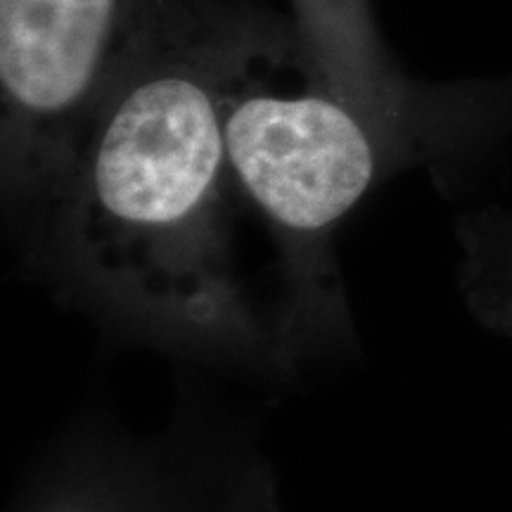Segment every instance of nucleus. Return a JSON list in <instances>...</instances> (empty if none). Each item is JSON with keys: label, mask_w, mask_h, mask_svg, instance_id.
Wrapping results in <instances>:
<instances>
[{"label": "nucleus", "mask_w": 512, "mask_h": 512, "mask_svg": "<svg viewBox=\"0 0 512 512\" xmlns=\"http://www.w3.org/2000/svg\"><path fill=\"white\" fill-rule=\"evenodd\" d=\"M226 159L223 114L202 83L164 74L131 88L83 181L72 252L88 278L197 335L252 328L214 216Z\"/></svg>", "instance_id": "1"}, {"label": "nucleus", "mask_w": 512, "mask_h": 512, "mask_svg": "<svg viewBox=\"0 0 512 512\" xmlns=\"http://www.w3.org/2000/svg\"><path fill=\"white\" fill-rule=\"evenodd\" d=\"M223 136L242 188L297 240L335 228L373 183V140L325 95H249L223 114Z\"/></svg>", "instance_id": "2"}, {"label": "nucleus", "mask_w": 512, "mask_h": 512, "mask_svg": "<svg viewBox=\"0 0 512 512\" xmlns=\"http://www.w3.org/2000/svg\"><path fill=\"white\" fill-rule=\"evenodd\" d=\"M114 0H0V81L19 117L57 121L91 91Z\"/></svg>", "instance_id": "3"}, {"label": "nucleus", "mask_w": 512, "mask_h": 512, "mask_svg": "<svg viewBox=\"0 0 512 512\" xmlns=\"http://www.w3.org/2000/svg\"><path fill=\"white\" fill-rule=\"evenodd\" d=\"M510 256H512V252H510ZM510 275H512V261H510Z\"/></svg>", "instance_id": "4"}]
</instances>
